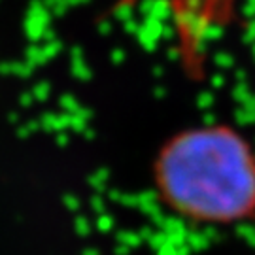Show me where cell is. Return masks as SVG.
<instances>
[{"label": "cell", "mask_w": 255, "mask_h": 255, "mask_svg": "<svg viewBox=\"0 0 255 255\" xmlns=\"http://www.w3.org/2000/svg\"><path fill=\"white\" fill-rule=\"evenodd\" d=\"M149 182L159 202L187 223L227 227L255 214V153L225 125L170 134L151 159Z\"/></svg>", "instance_id": "6da1fadb"}]
</instances>
